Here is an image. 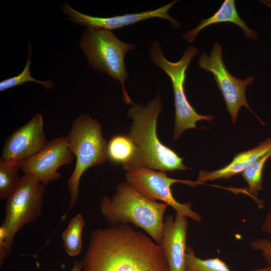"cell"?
I'll use <instances>...</instances> for the list:
<instances>
[{"mask_svg":"<svg viewBox=\"0 0 271 271\" xmlns=\"http://www.w3.org/2000/svg\"><path fill=\"white\" fill-rule=\"evenodd\" d=\"M125 180L139 193L152 201H162L194 221H202L201 216L192 209L190 202L180 203L174 197L171 187L182 183L192 187L199 185L197 181L183 180L169 177L166 172L147 168H133L126 171Z\"/></svg>","mask_w":271,"mask_h":271,"instance_id":"8","label":"cell"},{"mask_svg":"<svg viewBox=\"0 0 271 271\" xmlns=\"http://www.w3.org/2000/svg\"><path fill=\"white\" fill-rule=\"evenodd\" d=\"M226 22L233 23L241 28L247 38L254 40L258 39L256 32L247 27L244 21L239 17L234 0H225L218 11L211 17L202 19L196 28L183 34V39L188 43H192L197 34L205 28L211 25Z\"/></svg>","mask_w":271,"mask_h":271,"instance_id":"15","label":"cell"},{"mask_svg":"<svg viewBox=\"0 0 271 271\" xmlns=\"http://www.w3.org/2000/svg\"><path fill=\"white\" fill-rule=\"evenodd\" d=\"M252 250L261 252L267 265L271 266V240L266 238H258L250 242Z\"/></svg>","mask_w":271,"mask_h":271,"instance_id":"22","label":"cell"},{"mask_svg":"<svg viewBox=\"0 0 271 271\" xmlns=\"http://www.w3.org/2000/svg\"><path fill=\"white\" fill-rule=\"evenodd\" d=\"M67 137L76 164L67 181L70 201L62 220L66 218L78 200L80 181L83 173L90 168L103 164L108 159L107 143L103 136L101 125L89 114H81L74 120Z\"/></svg>","mask_w":271,"mask_h":271,"instance_id":"4","label":"cell"},{"mask_svg":"<svg viewBox=\"0 0 271 271\" xmlns=\"http://www.w3.org/2000/svg\"><path fill=\"white\" fill-rule=\"evenodd\" d=\"M29 52L28 59L22 72L16 76L10 77L1 81L0 91H4L28 82H33L40 84L47 89H50L53 87V83L50 80L41 81L35 79L31 76L30 70L31 64L30 57L32 53L31 46H29Z\"/></svg>","mask_w":271,"mask_h":271,"instance_id":"21","label":"cell"},{"mask_svg":"<svg viewBox=\"0 0 271 271\" xmlns=\"http://www.w3.org/2000/svg\"><path fill=\"white\" fill-rule=\"evenodd\" d=\"M107 158L111 162L122 165L126 170L134 168L137 148L128 135L113 136L107 143Z\"/></svg>","mask_w":271,"mask_h":271,"instance_id":"16","label":"cell"},{"mask_svg":"<svg viewBox=\"0 0 271 271\" xmlns=\"http://www.w3.org/2000/svg\"><path fill=\"white\" fill-rule=\"evenodd\" d=\"M261 229L263 233L271 236V205L263 221Z\"/></svg>","mask_w":271,"mask_h":271,"instance_id":"24","label":"cell"},{"mask_svg":"<svg viewBox=\"0 0 271 271\" xmlns=\"http://www.w3.org/2000/svg\"><path fill=\"white\" fill-rule=\"evenodd\" d=\"M81 271H169L161 244L128 224L90 232Z\"/></svg>","mask_w":271,"mask_h":271,"instance_id":"1","label":"cell"},{"mask_svg":"<svg viewBox=\"0 0 271 271\" xmlns=\"http://www.w3.org/2000/svg\"><path fill=\"white\" fill-rule=\"evenodd\" d=\"M13 242L9 237L7 229L1 225L0 226V265L3 264L4 262L11 253Z\"/></svg>","mask_w":271,"mask_h":271,"instance_id":"23","label":"cell"},{"mask_svg":"<svg viewBox=\"0 0 271 271\" xmlns=\"http://www.w3.org/2000/svg\"><path fill=\"white\" fill-rule=\"evenodd\" d=\"M168 206L146 198L126 182L118 185L111 198L103 196L99 203L100 212L110 226L131 223L143 229L159 244Z\"/></svg>","mask_w":271,"mask_h":271,"instance_id":"3","label":"cell"},{"mask_svg":"<svg viewBox=\"0 0 271 271\" xmlns=\"http://www.w3.org/2000/svg\"><path fill=\"white\" fill-rule=\"evenodd\" d=\"M222 52V46L215 42L210 56L205 53L200 56L198 61L200 67L212 73L221 92L227 110L231 117L232 123L236 122L238 112L243 106L257 117L249 107L245 97L247 86L252 84L254 77L249 76L242 79L234 77L225 65Z\"/></svg>","mask_w":271,"mask_h":271,"instance_id":"9","label":"cell"},{"mask_svg":"<svg viewBox=\"0 0 271 271\" xmlns=\"http://www.w3.org/2000/svg\"><path fill=\"white\" fill-rule=\"evenodd\" d=\"M163 104L157 95L146 105L133 104L128 116L132 119L128 136L138 151L134 168L144 167L164 172L185 170L183 158L160 141L157 133L158 117Z\"/></svg>","mask_w":271,"mask_h":271,"instance_id":"2","label":"cell"},{"mask_svg":"<svg viewBox=\"0 0 271 271\" xmlns=\"http://www.w3.org/2000/svg\"><path fill=\"white\" fill-rule=\"evenodd\" d=\"M271 153V137L267 138L248 151L235 155L232 161L224 167L214 171H200L197 182L202 184L207 181L219 179H228L239 173L260 158Z\"/></svg>","mask_w":271,"mask_h":271,"instance_id":"14","label":"cell"},{"mask_svg":"<svg viewBox=\"0 0 271 271\" xmlns=\"http://www.w3.org/2000/svg\"><path fill=\"white\" fill-rule=\"evenodd\" d=\"M22 163L5 161L0 158V199H7L20 180L19 172Z\"/></svg>","mask_w":271,"mask_h":271,"instance_id":"19","label":"cell"},{"mask_svg":"<svg viewBox=\"0 0 271 271\" xmlns=\"http://www.w3.org/2000/svg\"><path fill=\"white\" fill-rule=\"evenodd\" d=\"M178 1H174L158 9L148 11L125 14L110 17H98L81 13L71 8L68 3L61 6L63 13L69 19L87 28L112 30L137 23L146 20L159 18L168 20L172 27L178 28L180 24L168 12Z\"/></svg>","mask_w":271,"mask_h":271,"instance_id":"12","label":"cell"},{"mask_svg":"<svg viewBox=\"0 0 271 271\" xmlns=\"http://www.w3.org/2000/svg\"><path fill=\"white\" fill-rule=\"evenodd\" d=\"M271 153L260 158L242 173V177L248 185V190L252 196H257L262 188V172L264 166Z\"/></svg>","mask_w":271,"mask_h":271,"instance_id":"20","label":"cell"},{"mask_svg":"<svg viewBox=\"0 0 271 271\" xmlns=\"http://www.w3.org/2000/svg\"><path fill=\"white\" fill-rule=\"evenodd\" d=\"M45 185L35 176L24 174L6 199L5 218L2 224L12 241L16 233L42 213Z\"/></svg>","mask_w":271,"mask_h":271,"instance_id":"7","label":"cell"},{"mask_svg":"<svg viewBox=\"0 0 271 271\" xmlns=\"http://www.w3.org/2000/svg\"><path fill=\"white\" fill-rule=\"evenodd\" d=\"M47 142L43 116L37 113L9 136L3 146L1 158L22 163L40 152Z\"/></svg>","mask_w":271,"mask_h":271,"instance_id":"11","label":"cell"},{"mask_svg":"<svg viewBox=\"0 0 271 271\" xmlns=\"http://www.w3.org/2000/svg\"><path fill=\"white\" fill-rule=\"evenodd\" d=\"M80 46L91 67L119 81L123 100L127 104L132 103L124 87L128 77L124 56L136 46L121 41L111 30L87 28L82 35Z\"/></svg>","mask_w":271,"mask_h":271,"instance_id":"5","label":"cell"},{"mask_svg":"<svg viewBox=\"0 0 271 271\" xmlns=\"http://www.w3.org/2000/svg\"><path fill=\"white\" fill-rule=\"evenodd\" d=\"M198 50L188 46L182 58L176 62L166 59L157 41L153 42L149 48L152 62L162 69L170 78L173 86L175 107V121L173 140H177L186 129L195 128L196 123L201 120L210 121L212 115L198 113L186 96L184 84L186 71L192 59L197 54Z\"/></svg>","mask_w":271,"mask_h":271,"instance_id":"6","label":"cell"},{"mask_svg":"<svg viewBox=\"0 0 271 271\" xmlns=\"http://www.w3.org/2000/svg\"><path fill=\"white\" fill-rule=\"evenodd\" d=\"M74 156L67 137H60L48 141L37 154L24 161L21 171L35 176L44 185L61 178L58 171L63 166L71 164Z\"/></svg>","mask_w":271,"mask_h":271,"instance_id":"10","label":"cell"},{"mask_svg":"<svg viewBox=\"0 0 271 271\" xmlns=\"http://www.w3.org/2000/svg\"><path fill=\"white\" fill-rule=\"evenodd\" d=\"M187 217L176 212L164 219L162 239L160 244L168 265L169 271H185L188 226Z\"/></svg>","mask_w":271,"mask_h":271,"instance_id":"13","label":"cell"},{"mask_svg":"<svg viewBox=\"0 0 271 271\" xmlns=\"http://www.w3.org/2000/svg\"><path fill=\"white\" fill-rule=\"evenodd\" d=\"M82 268V260H74L71 269L70 271H81Z\"/></svg>","mask_w":271,"mask_h":271,"instance_id":"25","label":"cell"},{"mask_svg":"<svg viewBox=\"0 0 271 271\" xmlns=\"http://www.w3.org/2000/svg\"><path fill=\"white\" fill-rule=\"evenodd\" d=\"M185 271H232L227 263L219 257L202 259L198 257L191 247L187 248ZM251 271H271V266Z\"/></svg>","mask_w":271,"mask_h":271,"instance_id":"17","label":"cell"},{"mask_svg":"<svg viewBox=\"0 0 271 271\" xmlns=\"http://www.w3.org/2000/svg\"><path fill=\"white\" fill-rule=\"evenodd\" d=\"M85 225L83 216L77 214L69 221L61 235L66 253L71 257L78 255L82 248V234Z\"/></svg>","mask_w":271,"mask_h":271,"instance_id":"18","label":"cell"}]
</instances>
